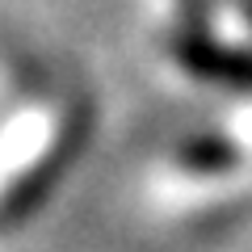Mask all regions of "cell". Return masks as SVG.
I'll return each mask as SVG.
<instances>
[{
    "label": "cell",
    "instance_id": "cell-1",
    "mask_svg": "<svg viewBox=\"0 0 252 252\" xmlns=\"http://www.w3.org/2000/svg\"><path fill=\"white\" fill-rule=\"evenodd\" d=\"M177 55H181V63L193 67L198 76H210V80H223V84H252V59L248 55L219 51L206 38H185V42L177 46Z\"/></svg>",
    "mask_w": 252,
    "mask_h": 252
},
{
    "label": "cell",
    "instance_id": "cell-2",
    "mask_svg": "<svg viewBox=\"0 0 252 252\" xmlns=\"http://www.w3.org/2000/svg\"><path fill=\"white\" fill-rule=\"evenodd\" d=\"M181 160L193 164L198 172H215V168H223V164H231V160H235V152L223 143V139H198V143H185Z\"/></svg>",
    "mask_w": 252,
    "mask_h": 252
}]
</instances>
